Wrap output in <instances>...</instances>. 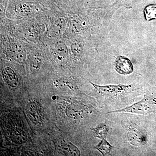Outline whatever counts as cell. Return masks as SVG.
<instances>
[{
    "instance_id": "cell-9",
    "label": "cell",
    "mask_w": 156,
    "mask_h": 156,
    "mask_svg": "<svg viewBox=\"0 0 156 156\" xmlns=\"http://www.w3.org/2000/svg\"><path fill=\"white\" fill-rule=\"evenodd\" d=\"M93 130L95 131L96 137L102 140L106 138L109 129L106 125L101 124Z\"/></svg>"
},
{
    "instance_id": "cell-3",
    "label": "cell",
    "mask_w": 156,
    "mask_h": 156,
    "mask_svg": "<svg viewBox=\"0 0 156 156\" xmlns=\"http://www.w3.org/2000/svg\"><path fill=\"white\" fill-rule=\"evenodd\" d=\"M93 87L99 93L102 94H112V93L119 92L125 91L128 89L130 86L128 85H106V86H99L96 84L91 83Z\"/></svg>"
},
{
    "instance_id": "cell-5",
    "label": "cell",
    "mask_w": 156,
    "mask_h": 156,
    "mask_svg": "<svg viewBox=\"0 0 156 156\" xmlns=\"http://www.w3.org/2000/svg\"><path fill=\"white\" fill-rule=\"evenodd\" d=\"M128 136L129 142L133 145H138L140 144L144 143L145 141V136L134 129L130 130Z\"/></svg>"
},
{
    "instance_id": "cell-2",
    "label": "cell",
    "mask_w": 156,
    "mask_h": 156,
    "mask_svg": "<svg viewBox=\"0 0 156 156\" xmlns=\"http://www.w3.org/2000/svg\"><path fill=\"white\" fill-rule=\"evenodd\" d=\"M115 69L121 75L130 74L133 72L134 67L131 60L123 56H119L115 62Z\"/></svg>"
},
{
    "instance_id": "cell-6",
    "label": "cell",
    "mask_w": 156,
    "mask_h": 156,
    "mask_svg": "<svg viewBox=\"0 0 156 156\" xmlns=\"http://www.w3.org/2000/svg\"><path fill=\"white\" fill-rule=\"evenodd\" d=\"M113 147L105 139H102L99 144L96 146V149L103 156H106L110 154Z\"/></svg>"
},
{
    "instance_id": "cell-7",
    "label": "cell",
    "mask_w": 156,
    "mask_h": 156,
    "mask_svg": "<svg viewBox=\"0 0 156 156\" xmlns=\"http://www.w3.org/2000/svg\"><path fill=\"white\" fill-rule=\"evenodd\" d=\"M54 52L57 56L64 58L68 54V49L65 44L63 42L58 41L54 46Z\"/></svg>"
},
{
    "instance_id": "cell-1",
    "label": "cell",
    "mask_w": 156,
    "mask_h": 156,
    "mask_svg": "<svg viewBox=\"0 0 156 156\" xmlns=\"http://www.w3.org/2000/svg\"><path fill=\"white\" fill-rule=\"evenodd\" d=\"M149 100V99H148ZM148 100V98L145 97L139 102L134 104L131 106L125 108L110 112V113L130 112L138 114H146L153 112V108L151 106V104Z\"/></svg>"
},
{
    "instance_id": "cell-11",
    "label": "cell",
    "mask_w": 156,
    "mask_h": 156,
    "mask_svg": "<svg viewBox=\"0 0 156 156\" xmlns=\"http://www.w3.org/2000/svg\"><path fill=\"white\" fill-rule=\"evenodd\" d=\"M71 50L74 54L77 56L80 55L82 53L83 48L82 46L79 44H73L71 46Z\"/></svg>"
},
{
    "instance_id": "cell-10",
    "label": "cell",
    "mask_w": 156,
    "mask_h": 156,
    "mask_svg": "<svg viewBox=\"0 0 156 156\" xmlns=\"http://www.w3.org/2000/svg\"><path fill=\"white\" fill-rule=\"evenodd\" d=\"M20 12L24 14H30V13H33L34 10L33 6L27 4H23L20 6Z\"/></svg>"
},
{
    "instance_id": "cell-4",
    "label": "cell",
    "mask_w": 156,
    "mask_h": 156,
    "mask_svg": "<svg viewBox=\"0 0 156 156\" xmlns=\"http://www.w3.org/2000/svg\"><path fill=\"white\" fill-rule=\"evenodd\" d=\"M8 53L11 58L19 62H23L25 61L26 54L23 48L20 45H12L9 48Z\"/></svg>"
},
{
    "instance_id": "cell-8",
    "label": "cell",
    "mask_w": 156,
    "mask_h": 156,
    "mask_svg": "<svg viewBox=\"0 0 156 156\" xmlns=\"http://www.w3.org/2000/svg\"><path fill=\"white\" fill-rule=\"evenodd\" d=\"M144 17L147 21L156 20V5H149L145 7L144 11Z\"/></svg>"
}]
</instances>
